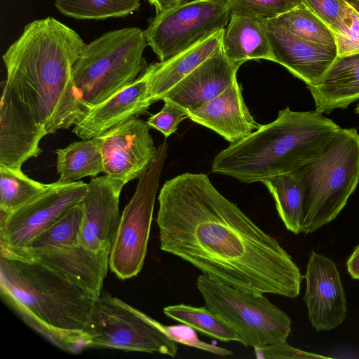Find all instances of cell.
Instances as JSON below:
<instances>
[{"instance_id": "6da1fadb", "label": "cell", "mask_w": 359, "mask_h": 359, "mask_svg": "<svg viewBox=\"0 0 359 359\" xmlns=\"http://www.w3.org/2000/svg\"><path fill=\"white\" fill-rule=\"evenodd\" d=\"M156 224L161 250L237 289L294 299L304 277L276 238L203 173L165 182Z\"/></svg>"}, {"instance_id": "7a4b0ae2", "label": "cell", "mask_w": 359, "mask_h": 359, "mask_svg": "<svg viewBox=\"0 0 359 359\" xmlns=\"http://www.w3.org/2000/svg\"><path fill=\"white\" fill-rule=\"evenodd\" d=\"M86 44L76 31L47 17L26 25L2 56V83L47 134L74 126L87 111L73 76Z\"/></svg>"}, {"instance_id": "3957f363", "label": "cell", "mask_w": 359, "mask_h": 359, "mask_svg": "<svg viewBox=\"0 0 359 359\" xmlns=\"http://www.w3.org/2000/svg\"><path fill=\"white\" fill-rule=\"evenodd\" d=\"M0 289L24 323L59 348H86L84 330L97 299L66 277L33 261L0 255Z\"/></svg>"}, {"instance_id": "277c9868", "label": "cell", "mask_w": 359, "mask_h": 359, "mask_svg": "<svg viewBox=\"0 0 359 359\" xmlns=\"http://www.w3.org/2000/svg\"><path fill=\"white\" fill-rule=\"evenodd\" d=\"M340 128L316 109L287 107L274 121L219 151L212 172L247 184L296 172L318 157Z\"/></svg>"}, {"instance_id": "5b68a950", "label": "cell", "mask_w": 359, "mask_h": 359, "mask_svg": "<svg viewBox=\"0 0 359 359\" xmlns=\"http://www.w3.org/2000/svg\"><path fill=\"white\" fill-rule=\"evenodd\" d=\"M304 191L301 232L313 233L334 220L359 182V133L340 128L322 153L294 172Z\"/></svg>"}, {"instance_id": "8992f818", "label": "cell", "mask_w": 359, "mask_h": 359, "mask_svg": "<svg viewBox=\"0 0 359 359\" xmlns=\"http://www.w3.org/2000/svg\"><path fill=\"white\" fill-rule=\"evenodd\" d=\"M144 31L125 27L86 44L73 67L79 98L88 110L134 82L147 67Z\"/></svg>"}, {"instance_id": "52a82bcc", "label": "cell", "mask_w": 359, "mask_h": 359, "mask_svg": "<svg viewBox=\"0 0 359 359\" xmlns=\"http://www.w3.org/2000/svg\"><path fill=\"white\" fill-rule=\"evenodd\" d=\"M196 287L205 306L230 325L244 346L257 348L287 340L292 320L264 294L237 289L203 273Z\"/></svg>"}, {"instance_id": "ba28073f", "label": "cell", "mask_w": 359, "mask_h": 359, "mask_svg": "<svg viewBox=\"0 0 359 359\" xmlns=\"http://www.w3.org/2000/svg\"><path fill=\"white\" fill-rule=\"evenodd\" d=\"M86 348L160 353L175 357L178 344L160 323L106 291L97 298L84 330Z\"/></svg>"}, {"instance_id": "9c48e42d", "label": "cell", "mask_w": 359, "mask_h": 359, "mask_svg": "<svg viewBox=\"0 0 359 359\" xmlns=\"http://www.w3.org/2000/svg\"><path fill=\"white\" fill-rule=\"evenodd\" d=\"M167 149L164 141L157 148L147 171L138 179L135 191L122 211L109 259L111 271L121 280L136 276L144 266Z\"/></svg>"}, {"instance_id": "30bf717a", "label": "cell", "mask_w": 359, "mask_h": 359, "mask_svg": "<svg viewBox=\"0 0 359 359\" xmlns=\"http://www.w3.org/2000/svg\"><path fill=\"white\" fill-rule=\"evenodd\" d=\"M230 18L226 0H196L156 13L144 33L148 46L163 61L225 28Z\"/></svg>"}, {"instance_id": "8fae6325", "label": "cell", "mask_w": 359, "mask_h": 359, "mask_svg": "<svg viewBox=\"0 0 359 359\" xmlns=\"http://www.w3.org/2000/svg\"><path fill=\"white\" fill-rule=\"evenodd\" d=\"M88 184L57 180L40 196L6 215L0 216V252L25 247L70 208L82 201Z\"/></svg>"}, {"instance_id": "7c38bea8", "label": "cell", "mask_w": 359, "mask_h": 359, "mask_svg": "<svg viewBox=\"0 0 359 359\" xmlns=\"http://www.w3.org/2000/svg\"><path fill=\"white\" fill-rule=\"evenodd\" d=\"M147 122L133 118L99 137L104 173L125 184L139 179L157 151Z\"/></svg>"}, {"instance_id": "4fadbf2b", "label": "cell", "mask_w": 359, "mask_h": 359, "mask_svg": "<svg viewBox=\"0 0 359 359\" xmlns=\"http://www.w3.org/2000/svg\"><path fill=\"white\" fill-rule=\"evenodd\" d=\"M303 299L309 320L316 331H329L344 323L347 302L336 264L323 254L311 251L305 276Z\"/></svg>"}, {"instance_id": "5bb4252c", "label": "cell", "mask_w": 359, "mask_h": 359, "mask_svg": "<svg viewBox=\"0 0 359 359\" xmlns=\"http://www.w3.org/2000/svg\"><path fill=\"white\" fill-rule=\"evenodd\" d=\"M125 184L107 175L94 177L82 200L79 242L97 252H109L120 220L119 200Z\"/></svg>"}, {"instance_id": "9a60e30c", "label": "cell", "mask_w": 359, "mask_h": 359, "mask_svg": "<svg viewBox=\"0 0 359 359\" xmlns=\"http://www.w3.org/2000/svg\"><path fill=\"white\" fill-rule=\"evenodd\" d=\"M265 27L273 62L285 67L307 87L318 85L338 55L337 47L303 39L274 19L265 21Z\"/></svg>"}, {"instance_id": "2e32d148", "label": "cell", "mask_w": 359, "mask_h": 359, "mask_svg": "<svg viewBox=\"0 0 359 359\" xmlns=\"http://www.w3.org/2000/svg\"><path fill=\"white\" fill-rule=\"evenodd\" d=\"M0 104V166L22 169L25 162L37 157L39 144L47 134L3 83Z\"/></svg>"}, {"instance_id": "e0dca14e", "label": "cell", "mask_w": 359, "mask_h": 359, "mask_svg": "<svg viewBox=\"0 0 359 359\" xmlns=\"http://www.w3.org/2000/svg\"><path fill=\"white\" fill-rule=\"evenodd\" d=\"M109 254L94 252L76 245L27 252L11 259L37 262L98 298L109 267Z\"/></svg>"}, {"instance_id": "ac0fdd59", "label": "cell", "mask_w": 359, "mask_h": 359, "mask_svg": "<svg viewBox=\"0 0 359 359\" xmlns=\"http://www.w3.org/2000/svg\"><path fill=\"white\" fill-rule=\"evenodd\" d=\"M148 82L144 70L134 82L88 110L72 132L81 140H88L145 114L151 105L148 99Z\"/></svg>"}, {"instance_id": "d6986e66", "label": "cell", "mask_w": 359, "mask_h": 359, "mask_svg": "<svg viewBox=\"0 0 359 359\" xmlns=\"http://www.w3.org/2000/svg\"><path fill=\"white\" fill-rule=\"evenodd\" d=\"M238 69L221 48L180 80L163 101L170 102L187 112L194 110L223 92L236 79Z\"/></svg>"}, {"instance_id": "ffe728a7", "label": "cell", "mask_w": 359, "mask_h": 359, "mask_svg": "<svg viewBox=\"0 0 359 359\" xmlns=\"http://www.w3.org/2000/svg\"><path fill=\"white\" fill-rule=\"evenodd\" d=\"M187 117L212 130L230 144L245 138L260 126L245 104L237 79L217 96L188 111Z\"/></svg>"}, {"instance_id": "44dd1931", "label": "cell", "mask_w": 359, "mask_h": 359, "mask_svg": "<svg viewBox=\"0 0 359 359\" xmlns=\"http://www.w3.org/2000/svg\"><path fill=\"white\" fill-rule=\"evenodd\" d=\"M224 29H221L171 57L148 65V99L163 100L180 80L222 48Z\"/></svg>"}, {"instance_id": "7402d4cb", "label": "cell", "mask_w": 359, "mask_h": 359, "mask_svg": "<svg viewBox=\"0 0 359 359\" xmlns=\"http://www.w3.org/2000/svg\"><path fill=\"white\" fill-rule=\"evenodd\" d=\"M316 110L330 114L359 100V53L338 56L318 85L307 87Z\"/></svg>"}, {"instance_id": "603a6c76", "label": "cell", "mask_w": 359, "mask_h": 359, "mask_svg": "<svg viewBox=\"0 0 359 359\" xmlns=\"http://www.w3.org/2000/svg\"><path fill=\"white\" fill-rule=\"evenodd\" d=\"M222 48L238 68L250 60H274L265 22L252 18L231 15L224 29Z\"/></svg>"}, {"instance_id": "cb8c5ba5", "label": "cell", "mask_w": 359, "mask_h": 359, "mask_svg": "<svg viewBox=\"0 0 359 359\" xmlns=\"http://www.w3.org/2000/svg\"><path fill=\"white\" fill-rule=\"evenodd\" d=\"M57 155L58 182L72 183L104 172L99 137L81 140L55 151Z\"/></svg>"}, {"instance_id": "d4e9b609", "label": "cell", "mask_w": 359, "mask_h": 359, "mask_svg": "<svg viewBox=\"0 0 359 359\" xmlns=\"http://www.w3.org/2000/svg\"><path fill=\"white\" fill-rule=\"evenodd\" d=\"M260 182L273 196L278 215L286 229L294 234L301 233L304 191L296 173L276 175Z\"/></svg>"}, {"instance_id": "484cf974", "label": "cell", "mask_w": 359, "mask_h": 359, "mask_svg": "<svg viewBox=\"0 0 359 359\" xmlns=\"http://www.w3.org/2000/svg\"><path fill=\"white\" fill-rule=\"evenodd\" d=\"M82 212V201H81L25 247L12 251L0 252V255L7 258H15L27 252L65 245H81L79 232Z\"/></svg>"}, {"instance_id": "4316f807", "label": "cell", "mask_w": 359, "mask_h": 359, "mask_svg": "<svg viewBox=\"0 0 359 359\" xmlns=\"http://www.w3.org/2000/svg\"><path fill=\"white\" fill-rule=\"evenodd\" d=\"M52 184L29 178L22 169L0 166V216L32 202L48 191Z\"/></svg>"}, {"instance_id": "83f0119b", "label": "cell", "mask_w": 359, "mask_h": 359, "mask_svg": "<svg viewBox=\"0 0 359 359\" xmlns=\"http://www.w3.org/2000/svg\"><path fill=\"white\" fill-rule=\"evenodd\" d=\"M163 311L168 318L188 325L210 337L223 341H240L236 331L205 306L196 307L180 304L167 306Z\"/></svg>"}, {"instance_id": "f1b7e54d", "label": "cell", "mask_w": 359, "mask_h": 359, "mask_svg": "<svg viewBox=\"0 0 359 359\" xmlns=\"http://www.w3.org/2000/svg\"><path fill=\"white\" fill-rule=\"evenodd\" d=\"M142 0H55V6L64 15L77 20H104L133 13Z\"/></svg>"}, {"instance_id": "f546056e", "label": "cell", "mask_w": 359, "mask_h": 359, "mask_svg": "<svg viewBox=\"0 0 359 359\" xmlns=\"http://www.w3.org/2000/svg\"><path fill=\"white\" fill-rule=\"evenodd\" d=\"M274 20L303 39L337 47L333 32L303 3Z\"/></svg>"}, {"instance_id": "4dcf8cb0", "label": "cell", "mask_w": 359, "mask_h": 359, "mask_svg": "<svg viewBox=\"0 0 359 359\" xmlns=\"http://www.w3.org/2000/svg\"><path fill=\"white\" fill-rule=\"evenodd\" d=\"M231 8V15L243 16L262 21L276 19L296 8L302 0H226Z\"/></svg>"}, {"instance_id": "1f68e13d", "label": "cell", "mask_w": 359, "mask_h": 359, "mask_svg": "<svg viewBox=\"0 0 359 359\" xmlns=\"http://www.w3.org/2000/svg\"><path fill=\"white\" fill-rule=\"evenodd\" d=\"M334 36L338 56L359 53V13L348 3L344 22Z\"/></svg>"}, {"instance_id": "d6a6232c", "label": "cell", "mask_w": 359, "mask_h": 359, "mask_svg": "<svg viewBox=\"0 0 359 359\" xmlns=\"http://www.w3.org/2000/svg\"><path fill=\"white\" fill-rule=\"evenodd\" d=\"M163 331L174 341L190 347L201 349L217 355L227 356L233 354L228 349L204 342L199 339L196 330L186 325H165L160 323Z\"/></svg>"}, {"instance_id": "836d02e7", "label": "cell", "mask_w": 359, "mask_h": 359, "mask_svg": "<svg viewBox=\"0 0 359 359\" xmlns=\"http://www.w3.org/2000/svg\"><path fill=\"white\" fill-rule=\"evenodd\" d=\"M332 32L337 33L341 27L346 13L344 0H302Z\"/></svg>"}, {"instance_id": "e575fe53", "label": "cell", "mask_w": 359, "mask_h": 359, "mask_svg": "<svg viewBox=\"0 0 359 359\" xmlns=\"http://www.w3.org/2000/svg\"><path fill=\"white\" fill-rule=\"evenodd\" d=\"M164 103L162 109L151 116L147 123L162 133L167 138L175 133L179 123L187 117V112L170 102L164 101Z\"/></svg>"}, {"instance_id": "d590c367", "label": "cell", "mask_w": 359, "mask_h": 359, "mask_svg": "<svg viewBox=\"0 0 359 359\" xmlns=\"http://www.w3.org/2000/svg\"><path fill=\"white\" fill-rule=\"evenodd\" d=\"M257 358H329V357L313 353L294 348L286 341L262 347L254 348Z\"/></svg>"}, {"instance_id": "8d00e7d4", "label": "cell", "mask_w": 359, "mask_h": 359, "mask_svg": "<svg viewBox=\"0 0 359 359\" xmlns=\"http://www.w3.org/2000/svg\"><path fill=\"white\" fill-rule=\"evenodd\" d=\"M346 266L351 277L359 280V244L347 259Z\"/></svg>"}, {"instance_id": "74e56055", "label": "cell", "mask_w": 359, "mask_h": 359, "mask_svg": "<svg viewBox=\"0 0 359 359\" xmlns=\"http://www.w3.org/2000/svg\"><path fill=\"white\" fill-rule=\"evenodd\" d=\"M156 9V13H161L179 4L178 0H147Z\"/></svg>"}, {"instance_id": "f35d334b", "label": "cell", "mask_w": 359, "mask_h": 359, "mask_svg": "<svg viewBox=\"0 0 359 359\" xmlns=\"http://www.w3.org/2000/svg\"><path fill=\"white\" fill-rule=\"evenodd\" d=\"M351 6L358 13H359V0H344Z\"/></svg>"}, {"instance_id": "ab89813d", "label": "cell", "mask_w": 359, "mask_h": 359, "mask_svg": "<svg viewBox=\"0 0 359 359\" xmlns=\"http://www.w3.org/2000/svg\"><path fill=\"white\" fill-rule=\"evenodd\" d=\"M178 1H179V4H184V3L194 1H196V0H178Z\"/></svg>"}, {"instance_id": "60d3db41", "label": "cell", "mask_w": 359, "mask_h": 359, "mask_svg": "<svg viewBox=\"0 0 359 359\" xmlns=\"http://www.w3.org/2000/svg\"><path fill=\"white\" fill-rule=\"evenodd\" d=\"M355 113L359 114V103L357 104V106L355 109Z\"/></svg>"}]
</instances>
